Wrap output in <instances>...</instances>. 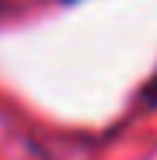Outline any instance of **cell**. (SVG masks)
Listing matches in <instances>:
<instances>
[{
	"label": "cell",
	"instance_id": "1",
	"mask_svg": "<svg viewBox=\"0 0 157 160\" xmlns=\"http://www.w3.org/2000/svg\"><path fill=\"white\" fill-rule=\"evenodd\" d=\"M144 106H157V72H154V78L147 82V89H144Z\"/></svg>",
	"mask_w": 157,
	"mask_h": 160
}]
</instances>
